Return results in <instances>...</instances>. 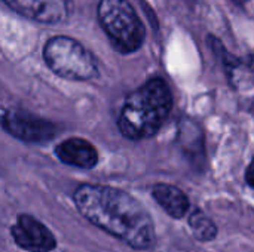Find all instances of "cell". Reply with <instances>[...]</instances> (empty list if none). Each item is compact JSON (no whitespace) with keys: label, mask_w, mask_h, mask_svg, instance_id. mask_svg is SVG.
I'll list each match as a JSON object with an SVG mask.
<instances>
[{"label":"cell","mask_w":254,"mask_h":252,"mask_svg":"<svg viewBox=\"0 0 254 252\" xmlns=\"http://www.w3.org/2000/svg\"><path fill=\"white\" fill-rule=\"evenodd\" d=\"M171 108L168 83L162 77H152L127 97L118 119L119 132L131 141L150 138L165 125Z\"/></svg>","instance_id":"2"},{"label":"cell","mask_w":254,"mask_h":252,"mask_svg":"<svg viewBox=\"0 0 254 252\" xmlns=\"http://www.w3.org/2000/svg\"><path fill=\"white\" fill-rule=\"evenodd\" d=\"M150 195L164 212L174 220H183L190 211L189 196L174 184L156 183L152 186Z\"/></svg>","instance_id":"9"},{"label":"cell","mask_w":254,"mask_h":252,"mask_svg":"<svg viewBox=\"0 0 254 252\" xmlns=\"http://www.w3.org/2000/svg\"><path fill=\"white\" fill-rule=\"evenodd\" d=\"M55 156L64 165L79 168V169H92L98 165L100 154L95 146L83 138L71 137L61 141L55 147Z\"/></svg>","instance_id":"8"},{"label":"cell","mask_w":254,"mask_h":252,"mask_svg":"<svg viewBox=\"0 0 254 252\" xmlns=\"http://www.w3.org/2000/svg\"><path fill=\"white\" fill-rule=\"evenodd\" d=\"M238 1H241V0H238ZM243 1H244V0H243Z\"/></svg>","instance_id":"13"},{"label":"cell","mask_w":254,"mask_h":252,"mask_svg":"<svg viewBox=\"0 0 254 252\" xmlns=\"http://www.w3.org/2000/svg\"><path fill=\"white\" fill-rule=\"evenodd\" d=\"M246 183L250 189H253V165L250 163L246 169Z\"/></svg>","instance_id":"11"},{"label":"cell","mask_w":254,"mask_h":252,"mask_svg":"<svg viewBox=\"0 0 254 252\" xmlns=\"http://www.w3.org/2000/svg\"><path fill=\"white\" fill-rule=\"evenodd\" d=\"M98 22L121 53L137 52L146 40V27L128 0H100Z\"/></svg>","instance_id":"3"},{"label":"cell","mask_w":254,"mask_h":252,"mask_svg":"<svg viewBox=\"0 0 254 252\" xmlns=\"http://www.w3.org/2000/svg\"><path fill=\"white\" fill-rule=\"evenodd\" d=\"M77 212L92 226L134 251L156 247V227L150 212L128 192L106 184H80L73 193Z\"/></svg>","instance_id":"1"},{"label":"cell","mask_w":254,"mask_h":252,"mask_svg":"<svg viewBox=\"0 0 254 252\" xmlns=\"http://www.w3.org/2000/svg\"><path fill=\"white\" fill-rule=\"evenodd\" d=\"M43 59L52 73L67 80L86 82L98 76L95 56L80 42L68 36L49 39L43 48Z\"/></svg>","instance_id":"4"},{"label":"cell","mask_w":254,"mask_h":252,"mask_svg":"<svg viewBox=\"0 0 254 252\" xmlns=\"http://www.w3.org/2000/svg\"><path fill=\"white\" fill-rule=\"evenodd\" d=\"M4 111H6V110H4L3 107H0V120H1V117H3V114H4Z\"/></svg>","instance_id":"12"},{"label":"cell","mask_w":254,"mask_h":252,"mask_svg":"<svg viewBox=\"0 0 254 252\" xmlns=\"http://www.w3.org/2000/svg\"><path fill=\"white\" fill-rule=\"evenodd\" d=\"M9 232L13 244L25 252H54L58 247L52 230L30 214H19Z\"/></svg>","instance_id":"5"},{"label":"cell","mask_w":254,"mask_h":252,"mask_svg":"<svg viewBox=\"0 0 254 252\" xmlns=\"http://www.w3.org/2000/svg\"><path fill=\"white\" fill-rule=\"evenodd\" d=\"M188 226L193 238L201 244H210L219 236V229L216 223L201 208H195L188 212Z\"/></svg>","instance_id":"10"},{"label":"cell","mask_w":254,"mask_h":252,"mask_svg":"<svg viewBox=\"0 0 254 252\" xmlns=\"http://www.w3.org/2000/svg\"><path fill=\"white\" fill-rule=\"evenodd\" d=\"M0 125L9 135L28 144H45L57 135L55 123L21 111L6 110Z\"/></svg>","instance_id":"6"},{"label":"cell","mask_w":254,"mask_h":252,"mask_svg":"<svg viewBox=\"0 0 254 252\" xmlns=\"http://www.w3.org/2000/svg\"><path fill=\"white\" fill-rule=\"evenodd\" d=\"M21 16L39 24H61L71 13V0H3Z\"/></svg>","instance_id":"7"}]
</instances>
